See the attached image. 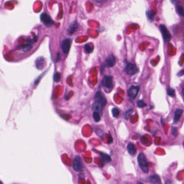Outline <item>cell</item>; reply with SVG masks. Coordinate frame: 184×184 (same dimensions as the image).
<instances>
[{
    "label": "cell",
    "mask_w": 184,
    "mask_h": 184,
    "mask_svg": "<svg viewBox=\"0 0 184 184\" xmlns=\"http://www.w3.org/2000/svg\"><path fill=\"white\" fill-rule=\"evenodd\" d=\"M95 102L93 106V108L95 112L102 113L104 107L107 104V100L106 98L104 97V95L100 92L97 91L95 96Z\"/></svg>",
    "instance_id": "1"
},
{
    "label": "cell",
    "mask_w": 184,
    "mask_h": 184,
    "mask_svg": "<svg viewBox=\"0 0 184 184\" xmlns=\"http://www.w3.org/2000/svg\"><path fill=\"white\" fill-rule=\"evenodd\" d=\"M137 161L142 171L144 173H147L149 172V166L144 154L141 153L138 154Z\"/></svg>",
    "instance_id": "2"
},
{
    "label": "cell",
    "mask_w": 184,
    "mask_h": 184,
    "mask_svg": "<svg viewBox=\"0 0 184 184\" xmlns=\"http://www.w3.org/2000/svg\"><path fill=\"white\" fill-rule=\"evenodd\" d=\"M124 71L127 74L134 75L138 71L136 65L131 63H127L124 68Z\"/></svg>",
    "instance_id": "3"
},
{
    "label": "cell",
    "mask_w": 184,
    "mask_h": 184,
    "mask_svg": "<svg viewBox=\"0 0 184 184\" xmlns=\"http://www.w3.org/2000/svg\"><path fill=\"white\" fill-rule=\"evenodd\" d=\"M73 168L76 172H80L83 170V165L80 157L76 156L74 159L73 161Z\"/></svg>",
    "instance_id": "4"
},
{
    "label": "cell",
    "mask_w": 184,
    "mask_h": 184,
    "mask_svg": "<svg viewBox=\"0 0 184 184\" xmlns=\"http://www.w3.org/2000/svg\"><path fill=\"white\" fill-rule=\"evenodd\" d=\"M101 84L107 89H111L113 87L112 77L109 76H104L102 80Z\"/></svg>",
    "instance_id": "5"
},
{
    "label": "cell",
    "mask_w": 184,
    "mask_h": 184,
    "mask_svg": "<svg viewBox=\"0 0 184 184\" xmlns=\"http://www.w3.org/2000/svg\"><path fill=\"white\" fill-rule=\"evenodd\" d=\"M40 19L44 24L47 27H50L54 24V21L52 20L50 16L48 15L47 13H44L42 14L40 16Z\"/></svg>",
    "instance_id": "6"
},
{
    "label": "cell",
    "mask_w": 184,
    "mask_h": 184,
    "mask_svg": "<svg viewBox=\"0 0 184 184\" xmlns=\"http://www.w3.org/2000/svg\"><path fill=\"white\" fill-rule=\"evenodd\" d=\"M159 28H160L161 33L163 35L164 41L166 42L170 41L171 38V35L170 34L169 31H168L166 27L164 25L161 24L160 27H159Z\"/></svg>",
    "instance_id": "7"
},
{
    "label": "cell",
    "mask_w": 184,
    "mask_h": 184,
    "mask_svg": "<svg viewBox=\"0 0 184 184\" xmlns=\"http://www.w3.org/2000/svg\"><path fill=\"white\" fill-rule=\"evenodd\" d=\"M139 90H140L139 86H131L128 90V95L131 98L134 99L136 97L139 91Z\"/></svg>",
    "instance_id": "8"
},
{
    "label": "cell",
    "mask_w": 184,
    "mask_h": 184,
    "mask_svg": "<svg viewBox=\"0 0 184 184\" xmlns=\"http://www.w3.org/2000/svg\"><path fill=\"white\" fill-rule=\"evenodd\" d=\"M71 41L70 38L65 39L61 43V49L64 54H67L70 50Z\"/></svg>",
    "instance_id": "9"
},
{
    "label": "cell",
    "mask_w": 184,
    "mask_h": 184,
    "mask_svg": "<svg viewBox=\"0 0 184 184\" xmlns=\"http://www.w3.org/2000/svg\"><path fill=\"white\" fill-rule=\"evenodd\" d=\"M116 59L114 55H109L104 62V67H113L115 64Z\"/></svg>",
    "instance_id": "10"
},
{
    "label": "cell",
    "mask_w": 184,
    "mask_h": 184,
    "mask_svg": "<svg viewBox=\"0 0 184 184\" xmlns=\"http://www.w3.org/2000/svg\"><path fill=\"white\" fill-rule=\"evenodd\" d=\"M147 180L151 184H161V180L159 176L158 175H153L147 178Z\"/></svg>",
    "instance_id": "11"
},
{
    "label": "cell",
    "mask_w": 184,
    "mask_h": 184,
    "mask_svg": "<svg viewBox=\"0 0 184 184\" xmlns=\"http://www.w3.org/2000/svg\"><path fill=\"white\" fill-rule=\"evenodd\" d=\"M127 148L128 153L129 154H130L131 156H134V154L136 153V149L134 144L132 143L128 144Z\"/></svg>",
    "instance_id": "12"
},
{
    "label": "cell",
    "mask_w": 184,
    "mask_h": 184,
    "mask_svg": "<svg viewBox=\"0 0 184 184\" xmlns=\"http://www.w3.org/2000/svg\"><path fill=\"white\" fill-rule=\"evenodd\" d=\"M183 113V110L178 109L175 111L174 115V118H173V122L174 123H177L180 120L181 116L182 113Z\"/></svg>",
    "instance_id": "13"
},
{
    "label": "cell",
    "mask_w": 184,
    "mask_h": 184,
    "mask_svg": "<svg viewBox=\"0 0 184 184\" xmlns=\"http://www.w3.org/2000/svg\"><path fill=\"white\" fill-rule=\"evenodd\" d=\"M78 24L77 22H74L73 23L71 24L70 25V27L68 29V33L70 34H72L73 33H74V31L77 30L78 27Z\"/></svg>",
    "instance_id": "14"
},
{
    "label": "cell",
    "mask_w": 184,
    "mask_h": 184,
    "mask_svg": "<svg viewBox=\"0 0 184 184\" xmlns=\"http://www.w3.org/2000/svg\"><path fill=\"white\" fill-rule=\"evenodd\" d=\"M101 157L102 160H103L104 162L108 163L111 161V157L107 154H101Z\"/></svg>",
    "instance_id": "15"
},
{
    "label": "cell",
    "mask_w": 184,
    "mask_h": 184,
    "mask_svg": "<svg viewBox=\"0 0 184 184\" xmlns=\"http://www.w3.org/2000/svg\"><path fill=\"white\" fill-rule=\"evenodd\" d=\"M93 118H94V120L95 122H99L101 120L100 116V114L97 112H95L94 111L93 113Z\"/></svg>",
    "instance_id": "16"
},
{
    "label": "cell",
    "mask_w": 184,
    "mask_h": 184,
    "mask_svg": "<svg viewBox=\"0 0 184 184\" xmlns=\"http://www.w3.org/2000/svg\"><path fill=\"white\" fill-rule=\"evenodd\" d=\"M178 13L182 16H184V8L181 6H178L177 7Z\"/></svg>",
    "instance_id": "17"
},
{
    "label": "cell",
    "mask_w": 184,
    "mask_h": 184,
    "mask_svg": "<svg viewBox=\"0 0 184 184\" xmlns=\"http://www.w3.org/2000/svg\"><path fill=\"white\" fill-rule=\"evenodd\" d=\"M84 49H85V50L87 53H90L93 50V47H92L89 44L85 45V47H84Z\"/></svg>",
    "instance_id": "18"
},
{
    "label": "cell",
    "mask_w": 184,
    "mask_h": 184,
    "mask_svg": "<svg viewBox=\"0 0 184 184\" xmlns=\"http://www.w3.org/2000/svg\"><path fill=\"white\" fill-rule=\"evenodd\" d=\"M112 114H113V116L114 117L117 118L120 115V111L118 109L116 108H114L112 109Z\"/></svg>",
    "instance_id": "19"
},
{
    "label": "cell",
    "mask_w": 184,
    "mask_h": 184,
    "mask_svg": "<svg viewBox=\"0 0 184 184\" xmlns=\"http://www.w3.org/2000/svg\"><path fill=\"white\" fill-rule=\"evenodd\" d=\"M147 17L149 20H153L154 18V11L152 10H150L149 11H147Z\"/></svg>",
    "instance_id": "20"
},
{
    "label": "cell",
    "mask_w": 184,
    "mask_h": 184,
    "mask_svg": "<svg viewBox=\"0 0 184 184\" xmlns=\"http://www.w3.org/2000/svg\"><path fill=\"white\" fill-rule=\"evenodd\" d=\"M167 93L168 95V96L173 97L175 95V91H174V89L168 88L167 89Z\"/></svg>",
    "instance_id": "21"
},
{
    "label": "cell",
    "mask_w": 184,
    "mask_h": 184,
    "mask_svg": "<svg viewBox=\"0 0 184 184\" xmlns=\"http://www.w3.org/2000/svg\"><path fill=\"white\" fill-rule=\"evenodd\" d=\"M61 79V75L59 72L56 73L54 75V81L55 82H58L60 81Z\"/></svg>",
    "instance_id": "22"
},
{
    "label": "cell",
    "mask_w": 184,
    "mask_h": 184,
    "mask_svg": "<svg viewBox=\"0 0 184 184\" xmlns=\"http://www.w3.org/2000/svg\"><path fill=\"white\" fill-rule=\"evenodd\" d=\"M137 105L139 108H144L147 106V104L143 100H138L137 102Z\"/></svg>",
    "instance_id": "23"
},
{
    "label": "cell",
    "mask_w": 184,
    "mask_h": 184,
    "mask_svg": "<svg viewBox=\"0 0 184 184\" xmlns=\"http://www.w3.org/2000/svg\"><path fill=\"white\" fill-rule=\"evenodd\" d=\"M172 134L174 136H177V128H176L174 127L172 128Z\"/></svg>",
    "instance_id": "24"
},
{
    "label": "cell",
    "mask_w": 184,
    "mask_h": 184,
    "mask_svg": "<svg viewBox=\"0 0 184 184\" xmlns=\"http://www.w3.org/2000/svg\"><path fill=\"white\" fill-rule=\"evenodd\" d=\"M130 110V111H128L127 112H126L125 113V115H124V118H125V120H128V119L129 118V114H130V113H131Z\"/></svg>",
    "instance_id": "25"
},
{
    "label": "cell",
    "mask_w": 184,
    "mask_h": 184,
    "mask_svg": "<svg viewBox=\"0 0 184 184\" xmlns=\"http://www.w3.org/2000/svg\"><path fill=\"white\" fill-rule=\"evenodd\" d=\"M179 74H180L179 75L181 76V75H184V70H181L180 72H179Z\"/></svg>",
    "instance_id": "26"
},
{
    "label": "cell",
    "mask_w": 184,
    "mask_h": 184,
    "mask_svg": "<svg viewBox=\"0 0 184 184\" xmlns=\"http://www.w3.org/2000/svg\"><path fill=\"white\" fill-rule=\"evenodd\" d=\"M182 93H183V95L184 96V88L183 89V90H182Z\"/></svg>",
    "instance_id": "27"
},
{
    "label": "cell",
    "mask_w": 184,
    "mask_h": 184,
    "mask_svg": "<svg viewBox=\"0 0 184 184\" xmlns=\"http://www.w3.org/2000/svg\"><path fill=\"white\" fill-rule=\"evenodd\" d=\"M137 184H143L142 183H141V182H140V181H139V182H138V183H137Z\"/></svg>",
    "instance_id": "28"
},
{
    "label": "cell",
    "mask_w": 184,
    "mask_h": 184,
    "mask_svg": "<svg viewBox=\"0 0 184 184\" xmlns=\"http://www.w3.org/2000/svg\"><path fill=\"white\" fill-rule=\"evenodd\" d=\"M0 184H2V182L1 180H0Z\"/></svg>",
    "instance_id": "29"
}]
</instances>
